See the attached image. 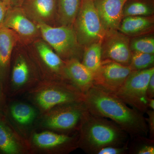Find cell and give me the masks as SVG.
I'll list each match as a JSON object with an SVG mask.
<instances>
[{
  "instance_id": "cell-1",
  "label": "cell",
  "mask_w": 154,
  "mask_h": 154,
  "mask_svg": "<svg viewBox=\"0 0 154 154\" xmlns=\"http://www.w3.org/2000/svg\"><path fill=\"white\" fill-rule=\"evenodd\" d=\"M84 102L89 112L111 119L131 138L148 134L143 113L128 107L112 92L94 85L85 94Z\"/></svg>"
},
{
  "instance_id": "cell-2",
  "label": "cell",
  "mask_w": 154,
  "mask_h": 154,
  "mask_svg": "<svg viewBox=\"0 0 154 154\" xmlns=\"http://www.w3.org/2000/svg\"><path fill=\"white\" fill-rule=\"evenodd\" d=\"M78 134L79 148L88 154H96L105 147L122 146L129 143V136L114 122L88 110Z\"/></svg>"
},
{
  "instance_id": "cell-3",
  "label": "cell",
  "mask_w": 154,
  "mask_h": 154,
  "mask_svg": "<svg viewBox=\"0 0 154 154\" xmlns=\"http://www.w3.org/2000/svg\"><path fill=\"white\" fill-rule=\"evenodd\" d=\"M26 94L40 114L59 105L84 101L85 98L72 83L62 81L41 80Z\"/></svg>"
},
{
  "instance_id": "cell-4",
  "label": "cell",
  "mask_w": 154,
  "mask_h": 154,
  "mask_svg": "<svg viewBox=\"0 0 154 154\" xmlns=\"http://www.w3.org/2000/svg\"><path fill=\"white\" fill-rule=\"evenodd\" d=\"M88 109L84 101L59 105L40 114V128L63 134L78 132Z\"/></svg>"
},
{
  "instance_id": "cell-5",
  "label": "cell",
  "mask_w": 154,
  "mask_h": 154,
  "mask_svg": "<svg viewBox=\"0 0 154 154\" xmlns=\"http://www.w3.org/2000/svg\"><path fill=\"white\" fill-rule=\"evenodd\" d=\"M43 40L63 61L82 60L84 48L79 43L72 26H51L37 24Z\"/></svg>"
},
{
  "instance_id": "cell-6",
  "label": "cell",
  "mask_w": 154,
  "mask_h": 154,
  "mask_svg": "<svg viewBox=\"0 0 154 154\" xmlns=\"http://www.w3.org/2000/svg\"><path fill=\"white\" fill-rule=\"evenodd\" d=\"M72 26L78 41L84 49L93 43L101 41L106 32L93 0H82Z\"/></svg>"
},
{
  "instance_id": "cell-7",
  "label": "cell",
  "mask_w": 154,
  "mask_h": 154,
  "mask_svg": "<svg viewBox=\"0 0 154 154\" xmlns=\"http://www.w3.org/2000/svg\"><path fill=\"white\" fill-rule=\"evenodd\" d=\"M154 67L139 71H133L123 85L115 93L119 99L142 113L149 110L146 89Z\"/></svg>"
},
{
  "instance_id": "cell-8",
  "label": "cell",
  "mask_w": 154,
  "mask_h": 154,
  "mask_svg": "<svg viewBox=\"0 0 154 154\" xmlns=\"http://www.w3.org/2000/svg\"><path fill=\"white\" fill-rule=\"evenodd\" d=\"M28 140L32 153L67 154L79 148L78 132L69 135L48 130L35 131Z\"/></svg>"
},
{
  "instance_id": "cell-9",
  "label": "cell",
  "mask_w": 154,
  "mask_h": 154,
  "mask_svg": "<svg viewBox=\"0 0 154 154\" xmlns=\"http://www.w3.org/2000/svg\"><path fill=\"white\" fill-rule=\"evenodd\" d=\"M32 67L24 56L19 55L16 57L7 95L13 97L26 94L41 81V78Z\"/></svg>"
},
{
  "instance_id": "cell-10",
  "label": "cell",
  "mask_w": 154,
  "mask_h": 154,
  "mask_svg": "<svg viewBox=\"0 0 154 154\" xmlns=\"http://www.w3.org/2000/svg\"><path fill=\"white\" fill-rule=\"evenodd\" d=\"M129 36L118 30L106 31L101 40L102 60H110L129 66L131 58Z\"/></svg>"
},
{
  "instance_id": "cell-11",
  "label": "cell",
  "mask_w": 154,
  "mask_h": 154,
  "mask_svg": "<svg viewBox=\"0 0 154 154\" xmlns=\"http://www.w3.org/2000/svg\"><path fill=\"white\" fill-rule=\"evenodd\" d=\"M34 42L41 63V80L70 82L66 74L64 61L43 39L38 38Z\"/></svg>"
},
{
  "instance_id": "cell-12",
  "label": "cell",
  "mask_w": 154,
  "mask_h": 154,
  "mask_svg": "<svg viewBox=\"0 0 154 154\" xmlns=\"http://www.w3.org/2000/svg\"><path fill=\"white\" fill-rule=\"evenodd\" d=\"M1 26L13 30L19 41L24 44L36 41L41 36L38 25L28 18L20 7L9 8Z\"/></svg>"
},
{
  "instance_id": "cell-13",
  "label": "cell",
  "mask_w": 154,
  "mask_h": 154,
  "mask_svg": "<svg viewBox=\"0 0 154 154\" xmlns=\"http://www.w3.org/2000/svg\"><path fill=\"white\" fill-rule=\"evenodd\" d=\"M132 71L129 66L112 60H102L94 75V85L115 94Z\"/></svg>"
},
{
  "instance_id": "cell-14",
  "label": "cell",
  "mask_w": 154,
  "mask_h": 154,
  "mask_svg": "<svg viewBox=\"0 0 154 154\" xmlns=\"http://www.w3.org/2000/svg\"><path fill=\"white\" fill-rule=\"evenodd\" d=\"M0 153H32L28 139H25L0 115Z\"/></svg>"
},
{
  "instance_id": "cell-15",
  "label": "cell",
  "mask_w": 154,
  "mask_h": 154,
  "mask_svg": "<svg viewBox=\"0 0 154 154\" xmlns=\"http://www.w3.org/2000/svg\"><path fill=\"white\" fill-rule=\"evenodd\" d=\"M20 7L28 18L36 24L57 25V0H24Z\"/></svg>"
},
{
  "instance_id": "cell-16",
  "label": "cell",
  "mask_w": 154,
  "mask_h": 154,
  "mask_svg": "<svg viewBox=\"0 0 154 154\" xmlns=\"http://www.w3.org/2000/svg\"><path fill=\"white\" fill-rule=\"evenodd\" d=\"M18 41L19 37L13 30L0 27V88L6 95L8 86L11 55Z\"/></svg>"
},
{
  "instance_id": "cell-17",
  "label": "cell",
  "mask_w": 154,
  "mask_h": 154,
  "mask_svg": "<svg viewBox=\"0 0 154 154\" xmlns=\"http://www.w3.org/2000/svg\"><path fill=\"white\" fill-rule=\"evenodd\" d=\"M105 31L118 30L122 19V10L127 0H93Z\"/></svg>"
},
{
  "instance_id": "cell-18",
  "label": "cell",
  "mask_w": 154,
  "mask_h": 154,
  "mask_svg": "<svg viewBox=\"0 0 154 154\" xmlns=\"http://www.w3.org/2000/svg\"><path fill=\"white\" fill-rule=\"evenodd\" d=\"M65 64L68 79L85 95L94 85V75L76 59L65 61Z\"/></svg>"
},
{
  "instance_id": "cell-19",
  "label": "cell",
  "mask_w": 154,
  "mask_h": 154,
  "mask_svg": "<svg viewBox=\"0 0 154 154\" xmlns=\"http://www.w3.org/2000/svg\"><path fill=\"white\" fill-rule=\"evenodd\" d=\"M154 24L153 16L127 17L122 20L118 30L129 37H135L149 33Z\"/></svg>"
},
{
  "instance_id": "cell-20",
  "label": "cell",
  "mask_w": 154,
  "mask_h": 154,
  "mask_svg": "<svg viewBox=\"0 0 154 154\" xmlns=\"http://www.w3.org/2000/svg\"><path fill=\"white\" fill-rule=\"evenodd\" d=\"M9 112L14 122L22 128L28 127L36 121L38 111L34 106L22 102L11 105Z\"/></svg>"
},
{
  "instance_id": "cell-21",
  "label": "cell",
  "mask_w": 154,
  "mask_h": 154,
  "mask_svg": "<svg viewBox=\"0 0 154 154\" xmlns=\"http://www.w3.org/2000/svg\"><path fill=\"white\" fill-rule=\"evenodd\" d=\"M81 2L82 0H57V25L72 26Z\"/></svg>"
},
{
  "instance_id": "cell-22",
  "label": "cell",
  "mask_w": 154,
  "mask_h": 154,
  "mask_svg": "<svg viewBox=\"0 0 154 154\" xmlns=\"http://www.w3.org/2000/svg\"><path fill=\"white\" fill-rule=\"evenodd\" d=\"M154 0H127L122 10V19L131 16H153Z\"/></svg>"
},
{
  "instance_id": "cell-23",
  "label": "cell",
  "mask_w": 154,
  "mask_h": 154,
  "mask_svg": "<svg viewBox=\"0 0 154 154\" xmlns=\"http://www.w3.org/2000/svg\"><path fill=\"white\" fill-rule=\"evenodd\" d=\"M101 41L93 43L84 49L82 63L93 74L99 70L102 61Z\"/></svg>"
},
{
  "instance_id": "cell-24",
  "label": "cell",
  "mask_w": 154,
  "mask_h": 154,
  "mask_svg": "<svg viewBox=\"0 0 154 154\" xmlns=\"http://www.w3.org/2000/svg\"><path fill=\"white\" fill-rule=\"evenodd\" d=\"M131 52L143 53L154 54L153 36H135L130 40Z\"/></svg>"
},
{
  "instance_id": "cell-25",
  "label": "cell",
  "mask_w": 154,
  "mask_h": 154,
  "mask_svg": "<svg viewBox=\"0 0 154 154\" xmlns=\"http://www.w3.org/2000/svg\"><path fill=\"white\" fill-rule=\"evenodd\" d=\"M128 153L134 154H154V140L146 137L137 136L131 139Z\"/></svg>"
},
{
  "instance_id": "cell-26",
  "label": "cell",
  "mask_w": 154,
  "mask_h": 154,
  "mask_svg": "<svg viewBox=\"0 0 154 154\" xmlns=\"http://www.w3.org/2000/svg\"><path fill=\"white\" fill-rule=\"evenodd\" d=\"M154 54L132 52L129 66L132 71H139L154 67Z\"/></svg>"
},
{
  "instance_id": "cell-27",
  "label": "cell",
  "mask_w": 154,
  "mask_h": 154,
  "mask_svg": "<svg viewBox=\"0 0 154 154\" xmlns=\"http://www.w3.org/2000/svg\"><path fill=\"white\" fill-rule=\"evenodd\" d=\"M129 143L122 146H107L99 150L96 154H125L128 153Z\"/></svg>"
},
{
  "instance_id": "cell-28",
  "label": "cell",
  "mask_w": 154,
  "mask_h": 154,
  "mask_svg": "<svg viewBox=\"0 0 154 154\" xmlns=\"http://www.w3.org/2000/svg\"><path fill=\"white\" fill-rule=\"evenodd\" d=\"M146 113L148 116V118H146V120L148 128L149 138L154 140V111L149 109Z\"/></svg>"
},
{
  "instance_id": "cell-29",
  "label": "cell",
  "mask_w": 154,
  "mask_h": 154,
  "mask_svg": "<svg viewBox=\"0 0 154 154\" xmlns=\"http://www.w3.org/2000/svg\"><path fill=\"white\" fill-rule=\"evenodd\" d=\"M11 7L10 3L5 0H0V27L2 25L8 10Z\"/></svg>"
},
{
  "instance_id": "cell-30",
  "label": "cell",
  "mask_w": 154,
  "mask_h": 154,
  "mask_svg": "<svg viewBox=\"0 0 154 154\" xmlns=\"http://www.w3.org/2000/svg\"><path fill=\"white\" fill-rule=\"evenodd\" d=\"M146 96L148 99L154 97V74L151 77L146 89Z\"/></svg>"
},
{
  "instance_id": "cell-31",
  "label": "cell",
  "mask_w": 154,
  "mask_h": 154,
  "mask_svg": "<svg viewBox=\"0 0 154 154\" xmlns=\"http://www.w3.org/2000/svg\"><path fill=\"white\" fill-rule=\"evenodd\" d=\"M6 95L0 88V114L5 112L6 109Z\"/></svg>"
},
{
  "instance_id": "cell-32",
  "label": "cell",
  "mask_w": 154,
  "mask_h": 154,
  "mask_svg": "<svg viewBox=\"0 0 154 154\" xmlns=\"http://www.w3.org/2000/svg\"><path fill=\"white\" fill-rule=\"evenodd\" d=\"M24 0H10L11 7H20Z\"/></svg>"
},
{
  "instance_id": "cell-33",
  "label": "cell",
  "mask_w": 154,
  "mask_h": 154,
  "mask_svg": "<svg viewBox=\"0 0 154 154\" xmlns=\"http://www.w3.org/2000/svg\"><path fill=\"white\" fill-rule=\"evenodd\" d=\"M148 107L149 109L154 110V98L148 99Z\"/></svg>"
},
{
  "instance_id": "cell-34",
  "label": "cell",
  "mask_w": 154,
  "mask_h": 154,
  "mask_svg": "<svg viewBox=\"0 0 154 154\" xmlns=\"http://www.w3.org/2000/svg\"><path fill=\"white\" fill-rule=\"evenodd\" d=\"M5 1H6V2H8L10 4V0H5Z\"/></svg>"
}]
</instances>
